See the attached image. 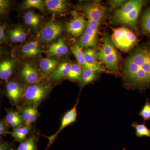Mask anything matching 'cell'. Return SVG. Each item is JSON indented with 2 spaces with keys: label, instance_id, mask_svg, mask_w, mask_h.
<instances>
[{
  "label": "cell",
  "instance_id": "cell-15",
  "mask_svg": "<svg viewBox=\"0 0 150 150\" xmlns=\"http://www.w3.org/2000/svg\"><path fill=\"white\" fill-rule=\"evenodd\" d=\"M87 23L83 17L75 18L67 24V31L75 37L82 35L85 30Z\"/></svg>",
  "mask_w": 150,
  "mask_h": 150
},
{
  "label": "cell",
  "instance_id": "cell-6",
  "mask_svg": "<svg viewBox=\"0 0 150 150\" xmlns=\"http://www.w3.org/2000/svg\"><path fill=\"white\" fill-rule=\"evenodd\" d=\"M64 30L61 23L51 21L42 28L38 35L39 40L44 43H50L59 37Z\"/></svg>",
  "mask_w": 150,
  "mask_h": 150
},
{
  "label": "cell",
  "instance_id": "cell-4",
  "mask_svg": "<svg viewBox=\"0 0 150 150\" xmlns=\"http://www.w3.org/2000/svg\"><path fill=\"white\" fill-rule=\"evenodd\" d=\"M51 89V86L47 84L38 83L28 86L25 90L23 105L32 104L38 106L49 95Z\"/></svg>",
  "mask_w": 150,
  "mask_h": 150
},
{
  "label": "cell",
  "instance_id": "cell-29",
  "mask_svg": "<svg viewBox=\"0 0 150 150\" xmlns=\"http://www.w3.org/2000/svg\"><path fill=\"white\" fill-rule=\"evenodd\" d=\"M83 53L86 61L88 64L96 67H102L97 61V53L95 50L92 48H87L83 51Z\"/></svg>",
  "mask_w": 150,
  "mask_h": 150
},
{
  "label": "cell",
  "instance_id": "cell-38",
  "mask_svg": "<svg viewBox=\"0 0 150 150\" xmlns=\"http://www.w3.org/2000/svg\"><path fill=\"white\" fill-rule=\"evenodd\" d=\"M7 39L5 33L4 27L0 25V43H6Z\"/></svg>",
  "mask_w": 150,
  "mask_h": 150
},
{
  "label": "cell",
  "instance_id": "cell-16",
  "mask_svg": "<svg viewBox=\"0 0 150 150\" xmlns=\"http://www.w3.org/2000/svg\"><path fill=\"white\" fill-rule=\"evenodd\" d=\"M44 4L48 11L54 15H62L68 10V2L65 0H46Z\"/></svg>",
  "mask_w": 150,
  "mask_h": 150
},
{
  "label": "cell",
  "instance_id": "cell-35",
  "mask_svg": "<svg viewBox=\"0 0 150 150\" xmlns=\"http://www.w3.org/2000/svg\"><path fill=\"white\" fill-rule=\"evenodd\" d=\"M18 36L19 43L24 42L27 38V33L23 28L18 27L15 28Z\"/></svg>",
  "mask_w": 150,
  "mask_h": 150
},
{
  "label": "cell",
  "instance_id": "cell-18",
  "mask_svg": "<svg viewBox=\"0 0 150 150\" xmlns=\"http://www.w3.org/2000/svg\"><path fill=\"white\" fill-rule=\"evenodd\" d=\"M71 64L68 62H64L60 64L59 66L50 73L49 78L51 80L59 82L67 77L69 71Z\"/></svg>",
  "mask_w": 150,
  "mask_h": 150
},
{
  "label": "cell",
  "instance_id": "cell-7",
  "mask_svg": "<svg viewBox=\"0 0 150 150\" xmlns=\"http://www.w3.org/2000/svg\"><path fill=\"white\" fill-rule=\"evenodd\" d=\"M79 103V100L78 98L74 106L69 110L67 111L63 115L61 121V125L58 131H56L55 134L51 136L45 137L48 139V143L47 148L45 150H48V149L54 143L58 135L65 128L74 123L76 121L78 116L77 107Z\"/></svg>",
  "mask_w": 150,
  "mask_h": 150
},
{
  "label": "cell",
  "instance_id": "cell-11",
  "mask_svg": "<svg viewBox=\"0 0 150 150\" xmlns=\"http://www.w3.org/2000/svg\"><path fill=\"white\" fill-rule=\"evenodd\" d=\"M21 76L26 83L31 85L38 83L40 79L36 67L30 63L24 64L20 72Z\"/></svg>",
  "mask_w": 150,
  "mask_h": 150
},
{
  "label": "cell",
  "instance_id": "cell-30",
  "mask_svg": "<svg viewBox=\"0 0 150 150\" xmlns=\"http://www.w3.org/2000/svg\"><path fill=\"white\" fill-rule=\"evenodd\" d=\"M23 8L24 9L35 8L44 12L45 6L44 2L42 0H26L23 3Z\"/></svg>",
  "mask_w": 150,
  "mask_h": 150
},
{
  "label": "cell",
  "instance_id": "cell-25",
  "mask_svg": "<svg viewBox=\"0 0 150 150\" xmlns=\"http://www.w3.org/2000/svg\"><path fill=\"white\" fill-rule=\"evenodd\" d=\"M97 74L93 70L84 69L80 81V91L86 86L93 82L97 79Z\"/></svg>",
  "mask_w": 150,
  "mask_h": 150
},
{
  "label": "cell",
  "instance_id": "cell-33",
  "mask_svg": "<svg viewBox=\"0 0 150 150\" xmlns=\"http://www.w3.org/2000/svg\"><path fill=\"white\" fill-rule=\"evenodd\" d=\"M11 5L9 0H0V16H5L8 13Z\"/></svg>",
  "mask_w": 150,
  "mask_h": 150
},
{
  "label": "cell",
  "instance_id": "cell-40",
  "mask_svg": "<svg viewBox=\"0 0 150 150\" xmlns=\"http://www.w3.org/2000/svg\"><path fill=\"white\" fill-rule=\"evenodd\" d=\"M1 89H0V108H1Z\"/></svg>",
  "mask_w": 150,
  "mask_h": 150
},
{
  "label": "cell",
  "instance_id": "cell-1",
  "mask_svg": "<svg viewBox=\"0 0 150 150\" xmlns=\"http://www.w3.org/2000/svg\"><path fill=\"white\" fill-rule=\"evenodd\" d=\"M122 76L127 89L141 92L150 89V43L138 46L126 58Z\"/></svg>",
  "mask_w": 150,
  "mask_h": 150
},
{
  "label": "cell",
  "instance_id": "cell-2",
  "mask_svg": "<svg viewBox=\"0 0 150 150\" xmlns=\"http://www.w3.org/2000/svg\"><path fill=\"white\" fill-rule=\"evenodd\" d=\"M102 40L101 48L97 53V59L110 72L118 74L120 63L119 53L108 35L104 34Z\"/></svg>",
  "mask_w": 150,
  "mask_h": 150
},
{
  "label": "cell",
  "instance_id": "cell-17",
  "mask_svg": "<svg viewBox=\"0 0 150 150\" xmlns=\"http://www.w3.org/2000/svg\"><path fill=\"white\" fill-rule=\"evenodd\" d=\"M4 119L8 126L13 129L25 125L20 112L11 108L6 109V115Z\"/></svg>",
  "mask_w": 150,
  "mask_h": 150
},
{
  "label": "cell",
  "instance_id": "cell-32",
  "mask_svg": "<svg viewBox=\"0 0 150 150\" xmlns=\"http://www.w3.org/2000/svg\"><path fill=\"white\" fill-rule=\"evenodd\" d=\"M140 117L143 119L144 123L150 120V100L146 98V103L139 112Z\"/></svg>",
  "mask_w": 150,
  "mask_h": 150
},
{
  "label": "cell",
  "instance_id": "cell-23",
  "mask_svg": "<svg viewBox=\"0 0 150 150\" xmlns=\"http://www.w3.org/2000/svg\"><path fill=\"white\" fill-rule=\"evenodd\" d=\"M39 140L38 134L36 133H31L23 142L20 143L14 150H39L38 143Z\"/></svg>",
  "mask_w": 150,
  "mask_h": 150
},
{
  "label": "cell",
  "instance_id": "cell-22",
  "mask_svg": "<svg viewBox=\"0 0 150 150\" xmlns=\"http://www.w3.org/2000/svg\"><path fill=\"white\" fill-rule=\"evenodd\" d=\"M69 49L64 41L62 39H59L56 43H53L48 47L46 51L47 56H64L68 54Z\"/></svg>",
  "mask_w": 150,
  "mask_h": 150
},
{
  "label": "cell",
  "instance_id": "cell-9",
  "mask_svg": "<svg viewBox=\"0 0 150 150\" xmlns=\"http://www.w3.org/2000/svg\"><path fill=\"white\" fill-rule=\"evenodd\" d=\"M82 10L86 15L88 20L100 23L106 13L105 7L101 4L94 2L81 7Z\"/></svg>",
  "mask_w": 150,
  "mask_h": 150
},
{
  "label": "cell",
  "instance_id": "cell-27",
  "mask_svg": "<svg viewBox=\"0 0 150 150\" xmlns=\"http://www.w3.org/2000/svg\"><path fill=\"white\" fill-rule=\"evenodd\" d=\"M83 70L82 67L79 64H71L67 78L70 81H80Z\"/></svg>",
  "mask_w": 150,
  "mask_h": 150
},
{
  "label": "cell",
  "instance_id": "cell-28",
  "mask_svg": "<svg viewBox=\"0 0 150 150\" xmlns=\"http://www.w3.org/2000/svg\"><path fill=\"white\" fill-rule=\"evenodd\" d=\"M131 127L135 130V135L139 138L147 137L150 138V129L145 123H139L134 122L131 124Z\"/></svg>",
  "mask_w": 150,
  "mask_h": 150
},
{
  "label": "cell",
  "instance_id": "cell-39",
  "mask_svg": "<svg viewBox=\"0 0 150 150\" xmlns=\"http://www.w3.org/2000/svg\"><path fill=\"white\" fill-rule=\"evenodd\" d=\"M4 54V51L3 48L0 46V59L2 57L3 54Z\"/></svg>",
  "mask_w": 150,
  "mask_h": 150
},
{
  "label": "cell",
  "instance_id": "cell-26",
  "mask_svg": "<svg viewBox=\"0 0 150 150\" xmlns=\"http://www.w3.org/2000/svg\"><path fill=\"white\" fill-rule=\"evenodd\" d=\"M24 21L25 24L33 28L37 29L40 23V17L32 11H28L25 13Z\"/></svg>",
  "mask_w": 150,
  "mask_h": 150
},
{
  "label": "cell",
  "instance_id": "cell-13",
  "mask_svg": "<svg viewBox=\"0 0 150 150\" xmlns=\"http://www.w3.org/2000/svg\"><path fill=\"white\" fill-rule=\"evenodd\" d=\"M146 1L143 0H131L124 3L120 8L117 10L114 13L113 19L117 23H120L121 21L127 16L134 8Z\"/></svg>",
  "mask_w": 150,
  "mask_h": 150
},
{
  "label": "cell",
  "instance_id": "cell-5",
  "mask_svg": "<svg viewBox=\"0 0 150 150\" xmlns=\"http://www.w3.org/2000/svg\"><path fill=\"white\" fill-rule=\"evenodd\" d=\"M100 23L88 20L84 32L78 40L77 44L81 48H92L97 45L98 33Z\"/></svg>",
  "mask_w": 150,
  "mask_h": 150
},
{
  "label": "cell",
  "instance_id": "cell-20",
  "mask_svg": "<svg viewBox=\"0 0 150 150\" xmlns=\"http://www.w3.org/2000/svg\"><path fill=\"white\" fill-rule=\"evenodd\" d=\"M20 51L25 57H35L40 54L41 49L38 41H31L22 46Z\"/></svg>",
  "mask_w": 150,
  "mask_h": 150
},
{
  "label": "cell",
  "instance_id": "cell-14",
  "mask_svg": "<svg viewBox=\"0 0 150 150\" xmlns=\"http://www.w3.org/2000/svg\"><path fill=\"white\" fill-rule=\"evenodd\" d=\"M71 51L74 56L76 57V59L77 60L79 64L82 67H83L84 69L93 70L98 73H108L109 72L106 71L102 67H96V66H93L88 64L85 58L83 51L82 50V48L78 44H76L72 47Z\"/></svg>",
  "mask_w": 150,
  "mask_h": 150
},
{
  "label": "cell",
  "instance_id": "cell-19",
  "mask_svg": "<svg viewBox=\"0 0 150 150\" xmlns=\"http://www.w3.org/2000/svg\"><path fill=\"white\" fill-rule=\"evenodd\" d=\"M146 1L141 4L134 8L131 12L121 21L120 24L125 25L137 31V23L138 17L143 6Z\"/></svg>",
  "mask_w": 150,
  "mask_h": 150
},
{
  "label": "cell",
  "instance_id": "cell-10",
  "mask_svg": "<svg viewBox=\"0 0 150 150\" xmlns=\"http://www.w3.org/2000/svg\"><path fill=\"white\" fill-rule=\"evenodd\" d=\"M38 107L35 105L28 104L19 108L20 112H19L21 114L25 125L33 126L35 123L39 116Z\"/></svg>",
  "mask_w": 150,
  "mask_h": 150
},
{
  "label": "cell",
  "instance_id": "cell-24",
  "mask_svg": "<svg viewBox=\"0 0 150 150\" xmlns=\"http://www.w3.org/2000/svg\"><path fill=\"white\" fill-rule=\"evenodd\" d=\"M59 60L52 58H44L40 62L41 71L44 74H49L54 71L59 66Z\"/></svg>",
  "mask_w": 150,
  "mask_h": 150
},
{
  "label": "cell",
  "instance_id": "cell-36",
  "mask_svg": "<svg viewBox=\"0 0 150 150\" xmlns=\"http://www.w3.org/2000/svg\"><path fill=\"white\" fill-rule=\"evenodd\" d=\"M13 144L6 142L0 137V150H14Z\"/></svg>",
  "mask_w": 150,
  "mask_h": 150
},
{
  "label": "cell",
  "instance_id": "cell-12",
  "mask_svg": "<svg viewBox=\"0 0 150 150\" xmlns=\"http://www.w3.org/2000/svg\"><path fill=\"white\" fill-rule=\"evenodd\" d=\"M16 59L6 58L0 61V81L7 82L13 75L16 66Z\"/></svg>",
  "mask_w": 150,
  "mask_h": 150
},
{
  "label": "cell",
  "instance_id": "cell-34",
  "mask_svg": "<svg viewBox=\"0 0 150 150\" xmlns=\"http://www.w3.org/2000/svg\"><path fill=\"white\" fill-rule=\"evenodd\" d=\"M9 127L6 122L4 118L0 119V137L6 136L7 134H9Z\"/></svg>",
  "mask_w": 150,
  "mask_h": 150
},
{
  "label": "cell",
  "instance_id": "cell-37",
  "mask_svg": "<svg viewBox=\"0 0 150 150\" xmlns=\"http://www.w3.org/2000/svg\"><path fill=\"white\" fill-rule=\"evenodd\" d=\"M7 33L9 38L12 42L13 43H19L18 36L15 28L8 30Z\"/></svg>",
  "mask_w": 150,
  "mask_h": 150
},
{
  "label": "cell",
  "instance_id": "cell-21",
  "mask_svg": "<svg viewBox=\"0 0 150 150\" xmlns=\"http://www.w3.org/2000/svg\"><path fill=\"white\" fill-rule=\"evenodd\" d=\"M32 126L23 125L13 129L12 131H10L9 134L13 137L15 141L21 143L32 133Z\"/></svg>",
  "mask_w": 150,
  "mask_h": 150
},
{
  "label": "cell",
  "instance_id": "cell-8",
  "mask_svg": "<svg viewBox=\"0 0 150 150\" xmlns=\"http://www.w3.org/2000/svg\"><path fill=\"white\" fill-rule=\"evenodd\" d=\"M6 82L5 85L6 96L13 106H17L23 98L25 90L16 81L9 80Z\"/></svg>",
  "mask_w": 150,
  "mask_h": 150
},
{
  "label": "cell",
  "instance_id": "cell-31",
  "mask_svg": "<svg viewBox=\"0 0 150 150\" xmlns=\"http://www.w3.org/2000/svg\"><path fill=\"white\" fill-rule=\"evenodd\" d=\"M141 25L143 31L150 35V8L143 14L141 20Z\"/></svg>",
  "mask_w": 150,
  "mask_h": 150
},
{
  "label": "cell",
  "instance_id": "cell-3",
  "mask_svg": "<svg viewBox=\"0 0 150 150\" xmlns=\"http://www.w3.org/2000/svg\"><path fill=\"white\" fill-rule=\"evenodd\" d=\"M111 39L115 46L122 51H128L137 43V36L132 30L126 26L112 29Z\"/></svg>",
  "mask_w": 150,
  "mask_h": 150
}]
</instances>
